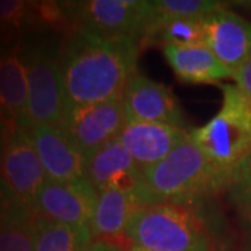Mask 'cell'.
<instances>
[{
    "mask_svg": "<svg viewBox=\"0 0 251 251\" xmlns=\"http://www.w3.org/2000/svg\"><path fill=\"white\" fill-rule=\"evenodd\" d=\"M85 177L98 193L113 188L130 196L140 206L152 205L143 171L119 140L110 141L87 159Z\"/></svg>",
    "mask_w": 251,
    "mask_h": 251,
    "instance_id": "9c48e42d",
    "label": "cell"
},
{
    "mask_svg": "<svg viewBox=\"0 0 251 251\" xmlns=\"http://www.w3.org/2000/svg\"><path fill=\"white\" fill-rule=\"evenodd\" d=\"M233 80L236 87L251 99V56L236 72H233Z\"/></svg>",
    "mask_w": 251,
    "mask_h": 251,
    "instance_id": "cb8c5ba5",
    "label": "cell"
},
{
    "mask_svg": "<svg viewBox=\"0 0 251 251\" xmlns=\"http://www.w3.org/2000/svg\"><path fill=\"white\" fill-rule=\"evenodd\" d=\"M162 50L175 75L184 82L204 84L233 78V72L205 45H166Z\"/></svg>",
    "mask_w": 251,
    "mask_h": 251,
    "instance_id": "9a60e30c",
    "label": "cell"
},
{
    "mask_svg": "<svg viewBox=\"0 0 251 251\" xmlns=\"http://www.w3.org/2000/svg\"><path fill=\"white\" fill-rule=\"evenodd\" d=\"M27 10V4L21 0H0V23L17 24Z\"/></svg>",
    "mask_w": 251,
    "mask_h": 251,
    "instance_id": "603a6c76",
    "label": "cell"
},
{
    "mask_svg": "<svg viewBox=\"0 0 251 251\" xmlns=\"http://www.w3.org/2000/svg\"><path fill=\"white\" fill-rule=\"evenodd\" d=\"M143 176L152 205L180 204V201L225 187L219 173L190 135L165 159L144 169Z\"/></svg>",
    "mask_w": 251,
    "mask_h": 251,
    "instance_id": "277c9868",
    "label": "cell"
},
{
    "mask_svg": "<svg viewBox=\"0 0 251 251\" xmlns=\"http://www.w3.org/2000/svg\"><path fill=\"white\" fill-rule=\"evenodd\" d=\"M18 208L6 224L0 226V251H34V226Z\"/></svg>",
    "mask_w": 251,
    "mask_h": 251,
    "instance_id": "ffe728a7",
    "label": "cell"
},
{
    "mask_svg": "<svg viewBox=\"0 0 251 251\" xmlns=\"http://www.w3.org/2000/svg\"><path fill=\"white\" fill-rule=\"evenodd\" d=\"M225 190L240 212L251 208V151L230 175Z\"/></svg>",
    "mask_w": 251,
    "mask_h": 251,
    "instance_id": "7402d4cb",
    "label": "cell"
},
{
    "mask_svg": "<svg viewBox=\"0 0 251 251\" xmlns=\"http://www.w3.org/2000/svg\"><path fill=\"white\" fill-rule=\"evenodd\" d=\"M7 197H9V196H7ZM7 197H6V196L3 194V191L0 190V226H1L3 224H6L10 218L13 216V214L16 212V211H11V212H10V206H9V202H7Z\"/></svg>",
    "mask_w": 251,
    "mask_h": 251,
    "instance_id": "d4e9b609",
    "label": "cell"
},
{
    "mask_svg": "<svg viewBox=\"0 0 251 251\" xmlns=\"http://www.w3.org/2000/svg\"><path fill=\"white\" fill-rule=\"evenodd\" d=\"M138 41L102 36L80 29L67 45L62 62L66 108L119 98L137 72Z\"/></svg>",
    "mask_w": 251,
    "mask_h": 251,
    "instance_id": "6da1fadb",
    "label": "cell"
},
{
    "mask_svg": "<svg viewBox=\"0 0 251 251\" xmlns=\"http://www.w3.org/2000/svg\"><path fill=\"white\" fill-rule=\"evenodd\" d=\"M123 251H151V250H147V249H144L141 246H137V244H130L128 247H126V249H122Z\"/></svg>",
    "mask_w": 251,
    "mask_h": 251,
    "instance_id": "83f0119b",
    "label": "cell"
},
{
    "mask_svg": "<svg viewBox=\"0 0 251 251\" xmlns=\"http://www.w3.org/2000/svg\"><path fill=\"white\" fill-rule=\"evenodd\" d=\"M28 75L27 64L17 53L0 57V106L9 113L10 119L24 122L27 126ZM23 127V128H24Z\"/></svg>",
    "mask_w": 251,
    "mask_h": 251,
    "instance_id": "e0dca14e",
    "label": "cell"
},
{
    "mask_svg": "<svg viewBox=\"0 0 251 251\" xmlns=\"http://www.w3.org/2000/svg\"><path fill=\"white\" fill-rule=\"evenodd\" d=\"M221 90L224 97L219 112L188 135L226 187L230 175L251 151V99L232 84H222Z\"/></svg>",
    "mask_w": 251,
    "mask_h": 251,
    "instance_id": "7a4b0ae2",
    "label": "cell"
},
{
    "mask_svg": "<svg viewBox=\"0 0 251 251\" xmlns=\"http://www.w3.org/2000/svg\"><path fill=\"white\" fill-rule=\"evenodd\" d=\"M151 3L153 16L159 18H204L224 9V3L212 0H158Z\"/></svg>",
    "mask_w": 251,
    "mask_h": 251,
    "instance_id": "44dd1931",
    "label": "cell"
},
{
    "mask_svg": "<svg viewBox=\"0 0 251 251\" xmlns=\"http://www.w3.org/2000/svg\"><path fill=\"white\" fill-rule=\"evenodd\" d=\"M78 18L84 31L140 41L152 21L153 7L145 0H90L78 4Z\"/></svg>",
    "mask_w": 251,
    "mask_h": 251,
    "instance_id": "52a82bcc",
    "label": "cell"
},
{
    "mask_svg": "<svg viewBox=\"0 0 251 251\" xmlns=\"http://www.w3.org/2000/svg\"><path fill=\"white\" fill-rule=\"evenodd\" d=\"M138 206L123 191L110 188L98 193V202L90 226L94 239L106 242V239L126 236L127 222Z\"/></svg>",
    "mask_w": 251,
    "mask_h": 251,
    "instance_id": "2e32d148",
    "label": "cell"
},
{
    "mask_svg": "<svg viewBox=\"0 0 251 251\" xmlns=\"http://www.w3.org/2000/svg\"><path fill=\"white\" fill-rule=\"evenodd\" d=\"M25 64L28 75L27 126L60 127L66 109L60 62L46 50H35L29 54Z\"/></svg>",
    "mask_w": 251,
    "mask_h": 251,
    "instance_id": "ba28073f",
    "label": "cell"
},
{
    "mask_svg": "<svg viewBox=\"0 0 251 251\" xmlns=\"http://www.w3.org/2000/svg\"><path fill=\"white\" fill-rule=\"evenodd\" d=\"M205 46L227 69L236 72L251 56V21L227 9L202 18Z\"/></svg>",
    "mask_w": 251,
    "mask_h": 251,
    "instance_id": "4fadbf2b",
    "label": "cell"
},
{
    "mask_svg": "<svg viewBox=\"0 0 251 251\" xmlns=\"http://www.w3.org/2000/svg\"><path fill=\"white\" fill-rule=\"evenodd\" d=\"M242 215H243V218H244V221H246V224H247L249 230L251 232V208H249L247 211L242 212Z\"/></svg>",
    "mask_w": 251,
    "mask_h": 251,
    "instance_id": "4316f807",
    "label": "cell"
},
{
    "mask_svg": "<svg viewBox=\"0 0 251 251\" xmlns=\"http://www.w3.org/2000/svg\"><path fill=\"white\" fill-rule=\"evenodd\" d=\"M49 180L25 128L14 130L0 153V181L10 198L23 208H32Z\"/></svg>",
    "mask_w": 251,
    "mask_h": 251,
    "instance_id": "5b68a950",
    "label": "cell"
},
{
    "mask_svg": "<svg viewBox=\"0 0 251 251\" xmlns=\"http://www.w3.org/2000/svg\"><path fill=\"white\" fill-rule=\"evenodd\" d=\"M94 240L90 227L38 219L34 226V251H85Z\"/></svg>",
    "mask_w": 251,
    "mask_h": 251,
    "instance_id": "ac0fdd59",
    "label": "cell"
},
{
    "mask_svg": "<svg viewBox=\"0 0 251 251\" xmlns=\"http://www.w3.org/2000/svg\"><path fill=\"white\" fill-rule=\"evenodd\" d=\"M85 251H123L120 247L109 242H102V240H95L87 247Z\"/></svg>",
    "mask_w": 251,
    "mask_h": 251,
    "instance_id": "484cf974",
    "label": "cell"
},
{
    "mask_svg": "<svg viewBox=\"0 0 251 251\" xmlns=\"http://www.w3.org/2000/svg\"><path fill=\"white\" fill-rule=\"evenodd\" d=\"M97 202L98 191L87 177L70 181L48 180L32 208L41 215V219L90 227Z\"/></svg>",
    "mask_w": 251,
    "mask_h": 251,
    "instance_id": "30bf717a",
    "label": "cell"
},
{
    "mask_svg": "<svg viewBox=\"0 0 251 251\" xmlns=\"http://www.w3.org/2000/svg\"><path fill=\"white\" fill-rule=\"evenodd\" d=\"M186 128L162 123H127L119 141L140 166L148 169L165 159L188 137Z\"/></svg>",
    "mask_w": 251,
    "mask_h": 251,
    "instance_id": "5bb4252c",
    "label": "cell"
},
{
    "mask_svg": "<svg viewBox=\"0 0 251 251\" xmlns=\"http://www.w3.org/2000/svg\"><path fill=\"white\" fill-rule=\"evenodd\" d=\"M25 130L49 180L70 181L85 177L87 158L62 127L29 125Z\"/></svg>",
    "mask_w": 251,
    "mask_h": 251,
    "instance_id": "7c38bea8",
    "label": "cell"
},
{
    "mask_svg": "<svg viewBox=\"0 0 251 251\" xmlns=\"http://www.w3.org/2000/svg\"><path fill=\"white\" fill-rule=\"evenodd\" d=\"M144 39H153L162 45H205L202 18H159L153 16Z\"/></svg>",
    "mask_w": 251,
    "mask_h": 251,
    "instance_id": "d6986e66",
    "label": "cell"
},
{
    "mask_svg": "<svg viewBox=\"0 0 251 251\" xmlns=\"http://www.w3.org/2000/svg\"><path fill=\"white\" fill-rule=\"evenodd\" d=\"M125 234L133 244L151 251L214 249V239L205 222L190 208L175 202L135 208Z\"/></svg>",
    "mask_w": 251,
    "mask_h": 251,
    "instance_id": "3957f363",
    "label": "cell"
},
{
    "mask_svg": "<svg viewBox=\"0 0 251 251\" xmlns=\"http://www.w3.org/2000/svg\"><path fill=\"white\" fill-rule=\"evenodd\" d=\"M127 123H162L184 128V116L173 91L135 72L123 91Z\"/></svg>",
    "mask_w": 251,
    "mask_h": 251,
    "instance_id": "8fae6325",
    "label": "cell"
},
{
    "mask_svg": "<svg viewBox=\"0 0 251 251\" xmlns=\"http://www.w3.org/2000/svg\"><path fill=\"white\" fill-rule=\"evenodd\" d=\"M127 126L123 97L78 108H66L60 127L88 159Z\"/></svg>",
    "mask_w": 251,
    "mask_h": 251,
    "instance_id": "8992f818",
    "label": "cell"
}]
</instances>
